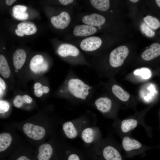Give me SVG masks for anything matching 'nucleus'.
I'll return each mask as SVG.
<instances>
[{"instance_id": "1", "label": "nucleus", "mask_w": 160, "mask_h": 160, "mask_svg": "<svg viewBox=\"0 0 160 160\" xmlns=\"http://www.w3.org/2000/svg\"><path fill=\"white\" fill-rule=\"evenodd\" d=\"M64 90L61 89V93L65 92L68 95L72 101L84 102L92 97L94 92L93 87L72 73L71 77L65 82Z\"/></svg>"}, {"instance_id": "2", "label": "nucleus", "mask_w": 160, "mask_h": 160, "mask_svg": "<svg viewBox=\"0 0 160 160\" xmlns=\"http://www.w3.org/2000/svg\"><path fill=\"white\" fill-rule=\"evenodd\" d=\"M90 160H122L119 151L111 145H107L101 149H95L88 154Z\"/></svg>"}, {"instance_id": "3", "label": "nucleus", "mask_w": 160, "mask_h": 160, "mask_svg": "<svg viewBox=\"0 0 160 160\" xmlns=\"http://www.w3.org/2000/svg\"><path fill=\"white\" fill-rule=\"evenodd\" d=\"M129 53V49L125 46H121L114 49L109 56V62L111 66L116 68L121 65Z\"/></svg>"}, {"instance_id": "4", "label": "nucleus", "mask_w": 160, "mask_h": 160, "mask_svg": "<svg viewBox=\"0 0 160 160\" xmlns=\"http://www.w3.org/2000/svg\"><path fill=\"white\" fill-rule=\"evenodd\" d=\"M23 130L28 137L37 140L42 139L46 133L45 129L42 127L29 123H26L24 125Z\"/></svg>"}, {"instance_id": "5", "label": "nucleus", "mask_w": 160, "mask_h": 160, "mask_svg": "<svg viewBox=\"0 0 160 160\" xmlns=\"http://www.w3.org/2000/svg\"><path fill=\"white\" fill-rule=\"evenodd\" d=\"M30 67L34 73H38L46 71L48 68V64L43 56L37 55L33 56L30 63Z\"/></svg>"}, {"instance_id": "6", "label": "nucleus", "mask_w": 160, "mask_h": 160, "mask_svg": "<svg viewBox=\"0 0 160 160\" xmlns=\"http://www.w3.org/2000/svg\"><path fill=\"white\" fill-rule=\"evenodd\" d=\"M37 28L32 22L24 21L19 23L17 28L15 30V33L19 36H23L24 35H30L36 33Z\"/></svg>"}, {"instance_id": "7", "label": "nucleus", "mask_w": 160, "mask_h": 160, "mask_svg": "<svg viewBox=\"0 0 160 160\" xmlns=\"http://www.w3.org/2000/svg\"><path fill=\"white\" fill-rule=\"evenodd\" d=\"M102 43L100 38L97 36H92L83 40L80 43V46L83 50L92 51L99 48Z\"/></svg>"}, {"instance_id": "8", "label": "nucleus", "mask_w": 160, "mask_h": 160, "mask_svg": "<svg viewBox=\"0 0 160 160\" xmlns=\"http://www.w3.org/2000/svg\"><path fill=\"white\" fill-rule=\"evenodd\" d=\"M71 21L70 17L68 13L64 11L59 15L54 16L51 19V23L56 28L63 29L66 27Z\"/></svg>"}, {"instance_id": "9", "label": "nucleus", "mask_w": 160, "mask_h": 160, "mask_svg": "<svg viewBox=\"0 0 160 160\" xmlns=\"http://www.w3.org/2000/svg\"><path fill=\"white\" fill-rule=\"evenodd\" d=\"M93 106L103 113L109 112L112 107V101L106 97H101L96 98L93 103Z\"/></svg>"}, {"instance_id": "10", "label": "nucleus", "mask_w": 160, "mask_h": 160, "mask_svg": "<svg viewBox=\"0 0 160 160\" xmlns=\"http://www.w3.org/2000/svg\"><path fill=\"white\" fill-rule=\"evenodd\" d=\"M58 53L61 57H76L78 56L79 51L75 46L68 44H63L60 45L58 49Z\"/></svg>"}, {"instance_id": "11", "label": "nucleus", "mask_w": 160, "mask_h": 160, "mask_svg": "<svg viewBox=\"0 0 160 160\" xmlns=\"http://www.w3.org/2000/svg\"><path fill=\"white\" fill-rule=\"evenodd\" d=\"M105 21L103 16L96 13L85 15L82 18V21L84 23L92 26L102 25Z\"/></svg>"}, {"instance_id": "12", "label": "nucleus", "mask_w": 160, "mask_h": 160, "mask_svg": "<svg viewBox=\"0 0 160 160\" xmlns=\"http://www.w3.org/2000/svg\"><path fill=\"white\" fill-rule=\"evenodd\" d=\"M160 55V44L157 43L152 44L142 54L143 59L146 61L152 60Z\"/></svg>"}, {"instance_id": "13", "label": "nucleus", "mask_w": 160, "mask_h": 160, "mask_svg": "<svg viewBox=\"0 0 160 160\" xmlns=\"http://www.w3.org/2000/svg\"><path fill=\"white\" fill-rule=\"evenodd\" d=\"M96 28L86 25L76 26L73 30L74 34L76 36H84L93 34L97 31Z\"/></svg>"}, {"instance_id": "14", "label": "nucleus", "mask_w": 160, "mask_h": 160, "mask_svg": "<svg viewBox=\"0 0 160 160\" xmlns=\"http://www.w3.org/2000/svg\"><path fill=\"white\" fill-rule=\"evenodd\" d=\"M81 135L82 140L85 143L90 144L94 142L96 138L97 131L94 127H87L83 129Z\"/></svg>"}, {"instance_id": "15", "label": "nucleus", "mask_w": 160, "mask_h": 160, "mask_svg": "<svg viewBox=\"0 0 160 160\" xmlns=\"http://www.w3.org/2000/svg\"><path fill=\"white\" fill-rule=\"evenodd\" d=\"M26 58L25 51L21 49H17L13 55V64L15 68L17 69H20L23 66Z\"/></svg>"}, {"instance_id": "16", "label": "nucleus", "mask_w": 160, "mask_h": 160, "mask_svg": "<svg viewBox=\"0 0 160 160\" xmlns=\"http://www.w3.org/2000/svg\"><path fill=\"white\" fill-rule=\"evenodd\" d=\"M63 129L65 135L69 139H74L78 135V129L73 121L65 122L63 125Z\"/></svg>"}, {"instance_id": "17", "label": "nucleus", "mask_w": 160, "mask_h": 160, "mask_svg": "<svg viewBox=\"0 0 160 160\" xmlns=\"http://www.w3.org/2000/svg\"><path fill=\"white\" fill-rule=\"evenodd\" d=\"M122 143L123 148L126 151L139 149L142 146L138 141L128 136L125 137L123 139Z\"/></svg>"}, {"instance_id": "18", "label": "nucleus", "mask_w": 160, "mask_h": 160, "mask_svg": "<svg viewBox=\"0 0 160 160\" xmlns=\"http://www.w3.org/2000/svg\"><path fill=\"white\" fill-rule=\"evenodd\" d=\"M28 8L25 6L20 5L14 6L12 8L13 16L16 19L20 20L27 19L28 14L26 12Z\"/></svg>"}, {"instance_id": "19", "label": "nucleus", "mask_w": 160, "mask_h": 160, "mask_svg": "<svg viewBox=\"0 0 160 160\" xmlns=\"http://www.w3.org/2000/svg\"><path fill=\"white\" fill-rule=\"evenodd\" d=\"M111 89L113 94L121 100L126 101L129 100V95L119 86L114 84Z\"/></svg>"}, {"instance_id": "20", "label": "nucleus", "mask_w": 160, "mask_h": 160, "mask_svg": "<svg viewBox=\"0 0 160 160\" xmlns=\"http://www.w3.org/2000/svg\"><path fill=\"white\" fill-rule=\"evenodd\" d=\"M11 135L7 132L3 133L0 135V151H5L9 146L12 141Z\"/></svg>"}, {"instance_id": "21", "label": "nucleus", "mask_w": 160, "mask_h": 160, "mask_svg": "<svg viewBox=\"0 0 160 160\" xmlns=\"http://www.w3.org/2000/svg\"><path fill=\"white\" fill-rule=\"evenodd\" d=\"M137 121L134 119H124L121 122V129L123 132H127L135 128L137 126Z\"/></svg>"}, {"instance_id": "22", "label": "nucleus", "mask_w": 160, "mask_h": 160, "mask_svg": "<svg viewBox=\"0 0 160 160\" xmlns=\"http://www.w3.org/2000/svg\"><path fill=\"white\" fill-rule=\"evenodd\" d=\"M10 70L6 58L2 55H0V73L5 78L9 77L10 75Z\"/></svg>"}, {"instance_id": "23", "label": "nucleus", "mask_w": 160, "mask_h": 160, "mask_svg": "<svg viewBox=\"0 0 160 160\" xmlns=\"http://www.w3.org/2000/svg\"><path fill=\"white\" fill-rule=\"evenodd\" d=\"M90 1L94 7L100 11H106L110 7V1L108 0H91Z\"/></svg>"}, {"instance_id": "24", "label": "nucleus", "mask_w": 160, "mask_h": 160, "mask_svg": "<svg viewBox=\"0 0 160 160\" xmlns=\"http://www.w3.org/2000/svg\"><path fill=\"white\" fill-rule=\"evenodd\" d=\"M62 160H84L82 156L79 152L75 151H67L63 157L62 158Z\"/></svg>"}, {"instance_id": "25", "label": "nucleus", "mask_w": 160, "mask_h": 160, "mask_svg": "<svg viewBox=\"0 0 160 160\" xmlns=\"http://www.w3.org/2000/svg\"><path fill=\"white\" fill-rule=\"evenodd\" d=\"M143 20L149 27L153 29H157L160 26V23L159 20L151 16H146L143 18Z\"/></svg>"}, {"instance_id": "26", "label": "nucleus", "mask_w": 160, "mask_h": 160, "mask_svg": "<svg viewBox=\"0 0 160 160\" xmlns=\"http://www.w3.org/2000/svg\"><path fill=\"white\" fill-rule=\"evenodd\" d=\"M134 73L135 75L140 76L144 79H147L150 78L152 74L150 70L146 68H142L137 69L134 71Z\"/></svg>"}, {"instance_id": "27", "label": "nucleus", "mask_w": 160, "mask_h": 160, "mask_svg": "<svg viewBox=\"0 0 160 160\" xmlns=\"http://www.w3.org/2000/svg\"><path fill=\"white\" fill-rule=\"evenodd\" d=\"M140 28L142 32L148 37H153L155 35L154 31L145 23H143L141 24Z\"/></svg>"}, {"instance_id": "28", "label": "nucleus", "mask_w": 160, "mask_h": 160, "mask_svg": "<svg viewBox=\"0 0 160 160\" xmlns=\"http://www.w3.org/2000/svg\"><path fill=\"white\" fill-rule=\"evenodd\" d=\"M24 103L25 102L23 96L20 95H17L16 96L13 100L14 105L18 108L21 107Z\"/></svg>"}, {"instance_id": "29", "label": "nucleus", "mask_w": 160, "mask_h": 160, "mask_svg": "<svg viewBox=\"0 0 160 160\" xmlns=\"http://www.w3.org/2000/svg\"><path fill=\"white\" fill-rule=\"evenodd\" d=\"M9 108V103L5 101L0 100V113H5L8 111Z\"/></svg>"}, {"instance_id": "30", "label": "nucleus", "mask_w": 160, "mask_h": 160, "mask_svg": "<svg viewBox=\"0 0 160 160\" xmlns=\"http://www.w3.org/2000/svg\"><path fill=\"white\" fill-rule=\"evenodd\" d=\"M23 99L25 103H30L32 101V99L29 95H24L23 96Z\"/></svg>"}, {"instance_id": "31", "label": "nucleus", "mask_w": 160, "mask_h": 160, "mask_svg": "<svg viewBox=\"0 0 160 160\" xmlns=\"http://www.w3.org/2000/svg\"><path fill=\"white\" fill-rule=\"evenodd\" d=\"M41 87L39 89H38L34 90V93L35 95L37 97H39L41 96L43 93L42 91V87Z\"/></svg>"}, {"instance_id": "32", "label": "nucleus", "mask_w": 160, "mask_h": 160, "mask_svg": "<svg viewBox=\"0 0 160 160\" xmlns=\"http://www.w3.org/2000/svg\"><path fill=\"white\" fill-rule=\"evenodd\" d=\"M73 1V0H59V1L62 4L66 5L68 4L72 3Z\"/></svg>"}, {"instance_id": "33", "label": "nucleus", "mask_w": 160, "mask_h": 160, "mask_svg": "<svg viewBox=\"0 0 160 160\" xmlns=\"http://www.w3.org/2000/svg\"><path fill=\"white\" fill-rule=\"evenodd\" d=\"M0 88L3 90H5L6 88L5 83L1 77L0 78Z\"/></svg>"}, {"instance_id": "34", "label": "nucleus", "mask_w": 160, "mask_h": 160, "mask_svg": "<svg viewBox=\"0 0 160 160\" xmlns=\"http://www.w3.org/2000/svg\"><path fill=\"white\" fill-rule=\"evenodd\" d=\"M42 84L39 82L35 83L33 86V88L34 90L38 89H40L42 86Z\"/></svg>"}, {"instance_id": "35", "label": "nucleus", "mask_w": 160, "mask_h": 160, "mask_svg": "<svg viewBox=\"0 0 160 160\" xmlns=\"http://www.w3.org/2000/svg\"><path fill=\"white\" fill-rule=\"evenodd\" d=\"M42 91L43 93H47L49 91V88L47 86H42Z\"/></svg>"}, {"instance_id": "36", "label": "nucleus", "mask_w": 160, "mask_h": 160, "mask_svg": "<svg viewBox=\"0 0 160 160\" xmlns=\"http://www.w3.org/2000/svg\"><path fill=\"white\" fill-rule=\"evenodd\" d=\"M16 1V0H6V3L9 6H10Z\"/></svg>"}, {"instance_id": "37", "label": "nucleus", "mask_w": 160, "mask_h": 160, "mask_svg": "<svg viewBox=\"0 0 160 160\" xmlns=\"http://www.w3.org/2000/svg\"><path fill=\"white\" fill-rule=\"evenodd\" d=\"M155 1L158 6L160 7V0H156Z\"/></svg>"}, {"instance_id": "38", "label": "nucleus", "mask_w": 160, "mask_h": 160, "mask_svg": "<svg viewBox=\"0 0 160 160\" xmlns=\"http://www.w3.org/2000/svg\"><path fill=\"white\" fill-rule=\"evenodd\" d=\"M129 1L133 3H136L138 2L139 1V0H129Z\"/></svg>"}, {"instance_id": "39", "label": "nucleus", "mask_w": 160, "mask_h": 160, "mask_svg": "<svg viewBox=\"0 0 160 160\" xmlns=\"http://www.w3.org/2000/svg\"><path fill=\"white\" fill-rule=\"evenodd\" d=\"M15 71L16 72H17L18 71V69H15Z\"/></svg>"}, {"instance_id": "40", "label": "nucleus", "mask_w": 160, "mask_h": 160, "mask_svg": "<svg viewBox=\"0 0 160 160\" xmlns=\"http://www.w3.org/2000/svg\"><path fill=\"white\" fill-rule=\"evenodd\" d=\"M3 49H5V48H4V47H3Z\"/></svg>"}]
</instances>
